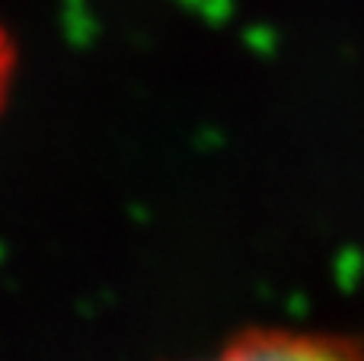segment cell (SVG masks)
<instances>
[{"label": "cell", "mask_w": 364, "mask_h": 361, "mask_svg": "<svg viewBox=\"0 0 364 361\" xmlns=\"http://www.w3.org/2000/svg\"><path fill=\"white\" fill-rule=\"evenodd\" d=\"M195 361H364V343L342 333L252 326Z\"/></svg>", "instance_id": "6da1fadb"}, {"label": "cell", "mask_w": 364, "mask_h": 361, "mask_svg": "<svg viewBox=\"0 0 364 361\" xmlns=\"http://www.w3.org/2000/svg\"><path fill=\"white\" fill-rule=\"evenodd\" d=\"M10 74H13V45L6 38L4 26H0V106H4L6 87H10Z\"/></svg>", "instance_id": "7a4b0ae2"}]
</instances>
